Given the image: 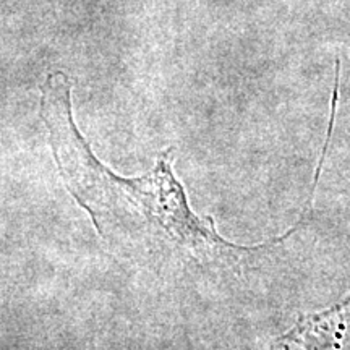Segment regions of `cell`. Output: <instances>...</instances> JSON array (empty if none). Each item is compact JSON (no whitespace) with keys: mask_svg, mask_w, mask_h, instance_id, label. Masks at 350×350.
Returning a JSON list of instances; mask_svg holds the SVG:
<instances>
[{"mask_svg":"<svg viewBox=\"0 0 350 350\" xmlns=\"http://www.w3.org/2000/svg\"><path fill=\"white\" fill-rule=\"evenodd\" d=\"M41 117L65 188L109 247L148 258L172 256L204 269H229L282 240L242 247L222 239L214 219L198 216L188 203L172 167V146L142 177H120L106 167L73 120L72 83L62 72L49 73L44 81Z\"/></svg>","mask_w":350,"mask_h":350,"instance_id":"6da1fadb","label":"cell"}]
</instances>
